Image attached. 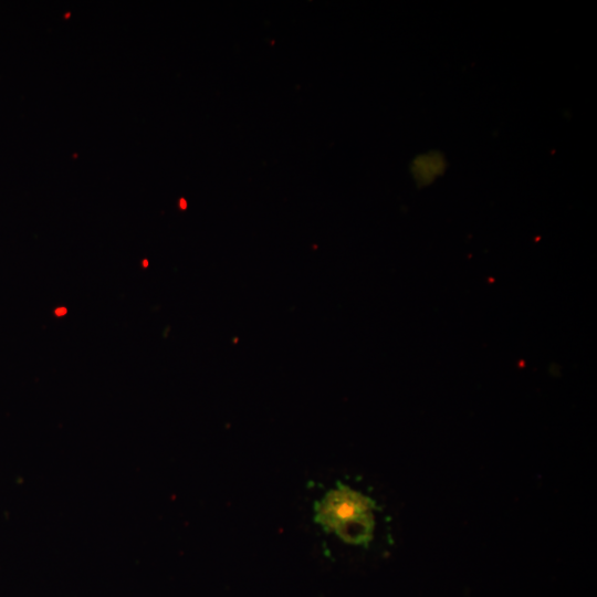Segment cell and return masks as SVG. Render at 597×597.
Masks as SVG:
<instances>
[{"label":"cell","mask_w":597,"mask_h":597,"mask_svg":"<svg viewBox=\"0 0 597 597\" xmlns=\"http://www.w3.org/2000/svg\"><path fill=\"white\" fill-rule=\"evenodd\" d=\"M311 500V522L323 548H369L380 507L368 494L339 479L318 483Z\"/></svg>","instance_id":"1"},{"label":"cell","mask_w":597,"mask_h":597,"mask_svg":"<svg viewBox=\"0 0 597 597\" xmlns=\"http://www.w3.org/2000/svg\"><path fill=\"white\" fill-rule=\"evenodd\" d=\"M66 312H67V311H66L65 307H60V308H56V310H55V314H56L57 316L65 315Z\"/></svg>","instance_id":"2"}]
</instances>
